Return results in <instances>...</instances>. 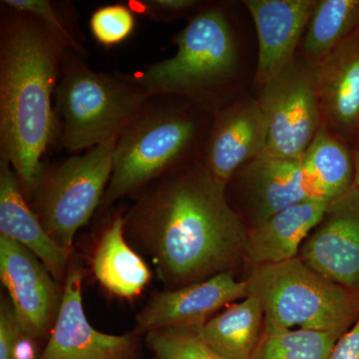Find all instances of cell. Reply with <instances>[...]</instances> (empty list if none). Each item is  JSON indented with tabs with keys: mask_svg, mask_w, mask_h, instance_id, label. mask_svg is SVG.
Masks as SVG:
<instances>
[{
	"mask_svg": "<svg viewBox=\"0 0 359 359\" xmlns=\"http://www.w3.org/2000/svg\"><path fill=\"white\" fill-rule=\"evenodd\" d=\"M125 236L152 259L168 290L231 271L247 262L249 228L229 202L226 185L201 159L137 193Z\"/></svg>",
	"mask_w": 359,
	"mask_h": 359,
	"instance_id": "cell-1",
	"label": "cell"
},
{
	"mask_svg": "<svg viewBox=\"0 0 359 359\" xmlns=\"http://www.w3.org/2000/svg\"><path fill=\"white\" fill-rule=\"evenodd\" d=\"M66 49L36 16L0 4V157L27 200L59 139L52 99Z\"/></svg>",
	"mask_w": 359,
	"mask_h": 359,
	"instance_id": "cell-2",
	"label": "cell"
},
{
	"mask_svg": "<svg viewBox=\"0 0 359 359\" xmlns=\"http://www.w3.org/2000/svg\"><path fill=\"white\" fill-rule=\"evenodd\" d=\"M212 120L211 113L171 95L151 97L118 137L113 171L101 205L136 195L193 161L201 159Z\"/></svg>",
	"mask_w": 359,
	"mask_h": 359,
	"instance_id": "cell-3",
	"label": "cell"
},
{
	"mask_svg": "<svg viewBox=\"0 0 359 359\" xmlns=\"http://www.w3.org/2000/svg\"><path fill=\"white\" fill-rule=\"evenodd\" d=\"M176 54L127 74L151 96L181 97L214 115L231 102L241 68L233 21L224 4H205L172 39Z\"/></svg>",
	"mask_w": 359,
	"mask_h": 359,
	"instance_id": "cell-4",
	"label": "cell"
},
{
	"mask_svg": "<svg viewBox=\"0 0 359 359\" xmlns=\"http://www.w3.org/2000/svg\"><path fill=\"white\" fill-rule=\"evenodd\" d=\"M151 97L128 75L96 72L66 49L54 93L58 141L75 153L119 137Z\"/></svg>",
	"mask_w": 359,
	"mask_h": 359,
	"instance_id": "cell-5",
	"label": "cell"
},
{
	"mask_svg": "<svg viewBox=\"0 0 359 359\" xmlns=\"http://www.w3.org/2000/svg\"><path fill=\"white\" fill-rule=\"evenodd\" d=\"M248 297H256L264 330H349L359 316V292L314 271L299 257L250 269Z\"/></svg>",
	"mask_w": 359,
	"mask_h": 359,
	"instance_id": "cell-6",
	"label": "cell"
},
{
	"mask_svg": "<svg viewBox=\"0 0 359 359\" xmlns=\"http://www.w3.org/2000/svg\"><path fill=\"white\" fill-rule=\"evenodd\" d=\"M118 137L53 164H44L33 191L32 210L59 245L72 250L77 231L101 205L113 171Z\"/></svg>",
	"mask_w": 359,
	"mask_h": 359,
	"instance_id": "cell-7",
	"label": "cell"
},
{
	"mask_svg": "<svg viewBox=\"0 0 359 359\" xmlns=\"http://www.w3.org/2000/svg\"><path fill=\"white\" fill-rule=\"evenodd\" d=\"M316 65L295 58L261 90L257 99L266 118L268 143L264 154L299 158L323 125Z\"/></svg>",
	"mask_w": 359,
	"mask_h": 359,
	"instance_id": "cell-8",
	"label": "cell"
},
{
	"mask_svg": "<svg viewBox=\"0 0 359 359\" xmlns=\"http://www.w3.org/2000/svg\"><path fill=\"white\" fill-rule=\"evenodd\" d=\"M299 257L314 271L359 292V188L330 201Z\"/></svg>",
	"mask_w": 359,
	"mask_h": 359,
	"instance_id": "cell-9",
	"label": "cell"
},
{
	"mask_svg": "<svg viewBox=\"0 0 359 359\" xmlns=\"http://www.w3.org/2000/svg\"><path fill=\"white\" fill-rule=\"evenodd\" d=\"M0 278L23 332L39 341L51 332L61 301L55 280L33 252L1 235Z\"/></svg>",
	"mask_w": 359,
	"mask_h": 359,
	"instance_id": "cell-10",
	"label": "cell"
},
{
	"mask_svg": "<svg viewBox=\"0 0 359 359\" xmlns=\"http://www.w3.org/2000/svg\"><path fill=\"white\" fill-rule=\"evenodd\" d=\"M83 278L79 266L68 271L57 316L40 359H136L139 346L134 334H103L87 320Z\"/></svg>",
	"mask_w": 359,
	"mask_h": 359,
	"instance_id": "cell-11",
	"label": "cell"
},
{
	"mask_svg": "<svg viewBox=\"0 0 359 359\" xmlns=\"http://www.w3.org/2000/svg\"><path fill=\"white\" fill-rule=\"evenodd\" d=\"M229 183L238 189L249 230L290 205L323 200L304 169L302 157L263 154L241 168Z\"/></svg>",
	"mask_w": 359,
	"mask_h": 359,
	"instance_id": "cell-12",
	"label": "cell"
},
{
	"mask_svg": "<svg viewBox=\"0 0 359 359\" xmlns=\"http://www.w3.org/2000/svg\"><path fill=\"white\" fill-rule=\"evenodd\" d=\"M248 297L247 282L231 271L155 294L137 316L135 334L163 328L199 330L222 309Z\"/></svg>",
	"mask_w": 359,
	"mask_h": 359,
	"instance_id": "cell-13",
	"label": "cell"
},
{
	"mask_svg": "<svg viewBox=\"0 0 359 359\" xmlns=\"http://www.w3.org/2000/svg\"><path fill=\"white\" fill-rule=\"evenodd\" d=\"M268 128L257 99L231 101L212 115L201 162L228 185L241 168L266 152Z\"/></svg>",
	"mask_w": 359,
	"mask_h": 359,
	"instance_id": "cell-14",
	"label": "cell"
},
{
	"mask_svg": "<svg viewBox=\"0 0 359 359\" xmlns=\"http://www.w3.org/2000/svg\"><path fill=\"white\" fill-rule=\"evenodd\" d=\"M316 0H245L256 25L259 53L255 84L263 89L295 59Z\"/></svg>",
	"mask_w": 359,
	"mask_h": 359,
	"instance_id": "cell-15",
	"label": "cell"
},
{
	"mask_svg": "<svg viewBox=\"0 0 359 359\" xmlns=\"http://www.w3.org/2000/svg\"><path fill=\"white\" fill-rule=\"evenodd\" d=\"M323 123L353 147L359 130V27L316 65Z\"/></svg>",
	"mask_w": 359,
	"mask_h": 359,
	"instance_id": "cell-16",
	"label": "cell"
},
{
	"mask_svg": "<svg viewBox=\"0 0 359 359\" xmlns=\"http://www.w3.org/2000/svg\"><path fill=\"white\" fill-rule=\"evenodd\" d=\"M0 235L33 252L54 280H65L71 250L59 245L45 230L28 205L18 175L4 157H0Z\"/></svg>",
	"mask_w": 359,
	"mask_h": 359,
	"instance_id": "cell-17",
	"label": "cell"
},
{
	"mask_svg": "<svg viewBox=\"0 0 359 359\" xmlns=\"http://www.w3.org/2000/svg\"><path fill=\"white\" fill-rule=\"evenodd\" d=\"M328 203L304 201L250 228L247 247V263L250 269L299 257L302 244L320 223Z\"/></svg>",
	"mask_w": 359,
	"mask_h": 359,
	"instance_id": "cell-18",
	"label": "cell"
},
{
	"mask_svg": "<svg viewBox=\"0 0 359 359\" xmlns=\"http://www.w3.org/2000/svg\"><path fill=\"white\" fill-rule=\"evenodd\" d=\"M124 217L116 215L102 231L92 257V269L104 289L122 299L140 294L151 278L144 259L128 245Z\"/></svg>",
	"mask_w": 359,
	"mask_h": 359,
	"instance_id": "cell-19",
	"label": "cell"
},
{
	"mask_svg": "<svg viewBox=\"0 0 359 359\" xmlns=\"http://www.w3.org/2000/svg\"><path fill=\"white\" fill-rule=\"evenodd\" d=\"M264 316L256 297L229 304L199 328L201 339L224 359H250L264 332Z\"/></svg>",
	"mask_w": 359,
	"mask_h": 359,
	"instance_id": "cell-20",
	"label": "cell"
},
{
	"mask_svg": "<svg viewBox=\"0 0 359 359\" xmlns=\"http://www.w3.org/2000/svg\"><path fill=\"white\" fill-rule=\"evenodd\" d=\"M302 157L320 199L330 202L354 186L353 149L323 123Z\"/></svg>",
	"mask_w": 359,
	"mask_h": 359,
	"instance_id": "cell-21",
	"label": "cell"
},
{
	"mask_svg": "<svg viewBox=\"0 0 359 359\" xmlns=\"http://www.w3.org/2000/svg\"><path fill=\"white\" fill-rule=\"evenodd\" d=\"M359 27V0L316 1L302 41L304 58L318 65Z\"/></svg>",
	"mask_w": 359,
	"mask_h": 359,
	"instance_id": "cell-22",
	"label": "cell"
},
{
	"mask_svg": "<svg viewBox=\"0 0 359 359\" xmlns=\"http://www.w3.org/2000/svg\"><path fill=\"white\" fill-rule=\"evenodd\" d=\"M348 330H264L250 359H330Z\"/></svg>",
	"mask_w": 359,
	"mask_h": 359,
	"instance_id": "cell-23",
	"label": "cell"
},
{
	"mask_svg": "<svg viewBox=\"0 0 359 359\" xmlns=\"http://www.w3.org/2000/svg\"><path fill=\"white\" fill-rule=\"evenodd\" d=\"M1 2L36 16L67 50L84 58L88 55L85 37L78 23L76 9L71 2L52 0H2Z\"/></svg>",
	"mask_w": 359,
	"mask_h": 359,
	"instance_id": "cell-24",
	"label": "cell"
},
{
	"mask_svg": "<svg viewBox=\"0 0 359 359\" xmlns=\"http://www.w3.org/2000/svg\"><path fill=\"white\" fill-rule=\"evenodd\" d=\"M152 359H224L201 339L197 330L163 328L146 334Z\"/></svg>",
	"mask_w": 359,
	"mask_h": 359,
	"instance_id": "cell-25",
	"label": "cell"
},
{
	"mask_svg": "<svg viewBox=\"0 0 359 359\" xmlns=\"http://www.w3.org/2000/svg\"><path fill=\"white\" fill-rule=\"evenodd\" d=\"M90 32L99 44L110 48L126 41L136 26L135 13L127 4L98 7L89 21Z\"/></svg>",
	"mask_w": 359,
	"mask_h": 359,
	"instance_id": "cell-26",
	"label": "cell"
},
{
	"mask_svg": "<svg viewBox=\"0 0 359 359\" xmlns=\"http://www.w3.org/2000/svg\"><path fill=\"white\" fill-rule=\"evenodd\" d=\"M127 6L155 22L170 23L183 18L190 20L205 4L198 0H129Z\"/></svg>",
	"mask_w": 359,
	"mask_h": 359,
	"instance_id": "cell-27",
	"label": "cell"
},
{
	"mask_svg": "<svg viewBox=\"0 0 359 359\" xmlns=\"http://www.w3.org/2000/svg\"><path fill=\"white\" fill-rule=\"evenodd\" d=\"M20 328L11 302L2 299L0 306V359H11L14 339Z\"/></svg>",
	"mask_w": 359,
	"mask_h": 359,
	"instance_id": "cell-28",
	"label": "cell"
},
{
	"mask_svg": "<svg viewBox=\"0 0 359 359\" xmlns=\"http://www.w3.org/2000/svg\"><path fill=\"white\" fill-rule=\"evenodd\" d=\"M330 359H359V316L353 327L337 340Z\"/></svg>",
	"mask_w": 359,
	"mask_h": 359,
	"instance_id": "cell-29",
	"label": "cell"
},
{
	"mask_svg": "<svg viewBox=\"0 0 359 359\" xmlns=\"http://www.w3.org/2000/svg\"><path fill=\"white\" fill-rule=\"evenodd\" d=\"M351 149H353L354 172H355L354 185L359 188V130L358 134H356L355 140H354Z\"/></svg>",
	"mask_w": 359,
	"mask_h": 359,
	"instance_id": "cell-30",
	"label": "cell"
}]
</instances>
